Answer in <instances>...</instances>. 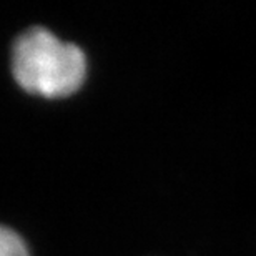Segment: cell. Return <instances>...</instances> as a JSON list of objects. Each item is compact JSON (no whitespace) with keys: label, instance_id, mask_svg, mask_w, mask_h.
<instances>
[{"label":"cell","instance_id":"1","mask_svg":"<svg viewBox=\"0 0 256 256\" xmlns=\"http://www.w3.org/2000/svg\"><path fill=\"white\" fill-rule=\"evenodd\" d=\"M12 74L28 94L64 98L84 84L86 58L76 45L62 42L44 27H34L15 40Z\"/></svg>","mask_w":256,"mask_h":256},{"label":"cell","instance_id":"2","mask_svg":"<svg viewBox=\"0 0 256 256\" xmlns=\"http://www.w3.org/2000/svg\"><path fill=\"white\" fill-rule=\"evenodd\" d=\"M0 256H30L24 238L4 224H0Z\"/></svg>","mask_w":256,"mask_h":256}]
</instances>
